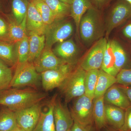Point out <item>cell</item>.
Wrapping results in <instances>:
<instances>
[{
	"label": "cell",
	"instance_id": "6da1fadb",
	"mask_svg": "<svg viewBox=\"0 0 131 131\" xmlns=\"http://www.w3.org/2000/svg\"><path fill=\"white\" fill-rule=\"evenodd\" d=\"M47 95L33 88H9L0 92V105L15 112L41 102Z\"/></svg>",
	"mask_w": 131,
	"mask_h": 131
},
{
	"label": "cell",
	"instance_id": "7a4b0ae2",
	"mask_svg": "<svg viewBox=\"0 0 131 131\" xmlns=\"http://www.w3.org/2000/svg\"><path fill=\"white\" fill-rule=\"evenodd\" d=\"M105 28L100 11L92 7L82 17L79 32L84 43L91 45L102 38Z\"/></svg>",
	"mask_w": 131,
	"mask_h": 131
},
{
	"label": "cell",
	"instance_id": "3957f363",
	"mask_svg": "<svg viewBox=\"0 0 131 131\" xmlns=\"http://www.w3.org/2000/svg\"><path fill=\"white\" fill-rule=\"evenodd\" d=\"M86 71L79 65L73 70L59 88L66 104L85 94L84 81Z\"/></svg>",
	"mask_w": 131,
	"mask_h": 131
},
{
	"label": "cell",
	"instance_id": "277c9868",
	"mask_svg": "<svg viewBox=\"0 0 131 131\" xmlns=\"http://www.w3.org/2000/svg\"><path fill=\"white\" fill-rule=\"evenodd\" d=\"M40 80V74L36 70L33 63L27 61L17 64L9 88L29 86L37 89Z\"/></svg>",
	"mask_w": 131,
	"mask_h": 131
},
{
	"label": "cell",
	"instance_id": "5b68a950",
	"mask_svg": "<svg viewBox=\"0 0 131 131\" xmlns=\"http://www.w3.org/2000/svg\"><path fill=\"white\" fill-rule=\"evenodd\" d=\"M70 111L74 122L83 126L94 124L93 100L86 95L75 98Z\"/></svg>",
	"mask_w": 131,
	"mask_h": 131
},
{
	"label": "cell",
	"instance_id": "8992f818",
	"mask_svg": "<svg viewBox=\"0 0 131 131\" xmlns=\"http://www.w3.org/2000/svg\"><path fill=\"white\" fill-rule=\"evenodd\" d=\"M74 27L69 21L56 20L47 27L46 31L45 48L51 49L57 43L63 42L73 34Z\"/></svg>",
	"mask_w": 131,
	"mask_h": 131
},
{
	"label": "cell",
	"instance_id": "52a82bcc",
	"mask_svg": "<svg viewBox=\"0 0 131 131\" xmlns=\"http://www.w3.org/2000/svg\"><path fill=\"white\" fill-rule=\"evenodd\" d=\"M131 16V5L124 0H119L110 8L105 27L107 39L112 31Z\"/></svg>",
	"mask_w": 131,
	"mask_h": 131
},
{
	"label": "cell",
	"instance_id": "ba28073f",
	"mask_svg": "<svg viewBox=\"0 0 131 131\" xmlns=\"http://www.w3.org/2000/svg\"><path fill=\"white\" fill-rule=\"evenodd\" d=\"M73 69V63L67 62L58 69L40 73L43 89L47 92L59 88Z\"/></svg>",
	"mask_w": 131,
	"mask_h": 131
},
{
	"label": "cell",
	"instance_id": "9c48e42d",
	"mask_svg": "<svg viewBox=\"0 0 131 131\" xmlns=\"http://www.w3.org/2000/svg\"><path fill=\"white\" fill-rule=\"evenodd\" d=\"M107 41L106 37L96 41L80 64L83 70L88 71L101 69Z\"/></svg>",
	"mask_w": 131,
	"mask_h": 131
},
{
	"label": "cell",
	"instance_id": "30bf717a",
	"mask_svg": "<svg viewBox=\"0 0 131 131\" xmlns=\"http://www.w3.org/2000/svg\"><path fill=\"white\" fill-rule=\"evenodd\" d=\"M42 108L40 102L15 112L18 126L26 131H32L39 119Z\"/></svg>",
	"mask_w": 131,
	"mask_h": 131
},
{
	"label": "cell",
	"instance_id": "8fae6325",
	"mask_svg": "<svg viewBox=\"0 0 131 131\" xmlns=\"http://www.w3.org/2000/svg\"><path fill=\"white\" fill-rule=\"evenodd\" d=\"M68 62L56 56L51 49L44 48L37 58L33 62L39 73L56 69Z\"/></svg>",
	"mask_w": 131,
	"mask_h": 131
},
{
	"label": "cell",
	"instance_id": "7c38bea8",
	"mask_svg": "<svg viewBox=\"0 0 131 131\" xmlns=\"http://www.w3.org/2000/svg\"><path fill=\"white\" fill-rule=\"evenodd\" d=\"M53 115L56 131H68L71 129L74 121L70 111L57 97L54 104Z\"/></svg>",
	"mask_w": 131,
	"mask_h": 131
},
{
	"label": "cell",
	"instance_id": "4fadbf2b",
	"mask_svg": "<svg viewBox=\"0 0 131 131\" xmlns=\"http://www.w3.org/2000/svg\"><path fill=\"white\" fill-rule=\"evenodd\" d=\"M40 14L32 2L29 3L26 16L27 33L32 32L39 35H45L47 29Z\"/></svg>",
	"mask_w": 131,
	"mask_h": 131
},
{
	"label": "cell",
	"instance_id": "5bb4252c",
	"mask_svg": "<svg viewBox=\"0 0 131 131\" xmlns=\"http://www.w3.org/2000/svg\"><path fill=\"white\" fill-rule=\"evenodd\" d=\"M105 104L115 106L126 110L131 106V103L125 92L118 84H114L106 91L104 95Z\"/></svg>",
	"mask_w": 131,
	"mask_h": 131
},
{
	"label": "cell",
	"instance_id": "9a60e30c",
	"mask_svg": "<svg viewBox=\"0 0 131 131\" xmlns=\"http://www.w3.org/2000/svg\"><path fill=\"white\" fill-rule=\"evenodd\" d=\"M56 94L52 96L46 107L41 111L39 119L32 131H56L53 110L57 98Z\"/></svg>",
	"mask_w": 131,
	"mask_h": 131
},
{
	"label": "cell",
	"instance_id": "2e32d148",
	"mask_svg": "<svg viewBox=\"0 0 131 131\" xmlns=\"http://www.w3.org/2000/svg\"><path fill=\"white\" fill-rule=\"evenodd\" d=\"M105 105L107 125L120 130L125 122V110L105 103Z\"/></svg>",
	"mask_w": 131,
	"mask_h": 131
},
{
	"label": "cell",
	"instance_id": "e0dca14e",
	"mask_svg": "<svg viewBox=\"0 0 131 131\" xmlns=\"http://www.w3.org/2000/svg\"><path fill=\"white\" fill-rule=\"evenodd\" d=\"M29 43L28 62L33 63L36 59L45 46V36L39 35L32 32L27 33Z\"/></svg>",
	"mask_w": 131,
	"mask_h": 131
},
{
	"label": "cell",
	"instance_id": "ac0fdd59",
	"mask_svg": "<svg viewBox=\"0 0 131 131\" xmlns=\"http://www.w3.org/2000/svg\"><path fill=\"white\" fill-rule=\"evenodd\" d=\"M53 50L56 56L66 62L72 63L78 53V48L72 40H66L58 43Z\"/></svg>",
	"mask_w": 131,
	"mask_h": 131
},
{
	"label": "cell",
	"instance_id": "d6986e66",
	"mask_svg": "<svg viewBox=\"0 0 131 131\" xmlns=\"http://www.w3.org/2000/svg\"><path fill=\"white\" fill-rule=\"evenodd\" d=\"M26 16L20 24L15 20H10L8 25V32L6 41L16 43L28 35L26 28Z\"/></svg>",
	"mask_w": 131,
	"mask_h": 131
},
{
	"label": "cell",
	"instance_id": "ffe728a7",
	"mask_svg": "<svg viewBox=\"0 0 131 131\" xmlns=\"http://www.w3.org/2000/svg\"><path fill=\"white\" fill-rule=\"evenodd\" d=\"M104 95L94 99V123L97 131H100L107 125Z\"/></svg>",
	"mask_w": 131,
	"mask_h": 131
},
{
	"label": "cell",
	"instance_id": "44dd1931",
	"mask_svg": "<svg viewBox=\"0 0 131 131\" xmlns=\"http://www.w3.org/2000/svg\"><path fill=\"white\" fill-rule=\"evenodd\" d=\"M0 60L10 66L16 67L18 59L15 43L0 41Z\"/></svg>",
	"mask_w": 131,
	"mask_h": 131
},
{
	"label": "cell",
	"instance_id": "7402d4cb",
	"mask_svg": "<svg viewBox=\"0 0 131 131\" xmlns=\"http://www.w3.org/2000/svg\"><path fill=\"white\" fill-rule=\"evenodd\" d=\"M93 6L90 0H73L71 5L70 15L74 21L77 32H79L82 17L87 10Z\"/></svg>",
	"mask_w": 131,
	"mask_h": 131
},
{
	"label": "cell",
	"instance_id": "603a6c76",
	"mask_svg": "<svg viewBox=\"0 0 131 131\" xmlns=\"http://www.w3.org/2000/svg\"><path fill=\"white\" fill-rule=\"evenodd\" d=\"M116 83V77L99 69L94 98L103 96L108 89Z\"/></svg>",
	"mask_w": 131,
	"mask_h": 131
},
{
	"label": "cell",
	"instance_id": "cb8c5ba5",
	"mask_svg": "<svg viewBox=\"0 0 131 131\" xmlns=\"http://www.w3.org/2000/svg\"><path fill=\"white\" fill-rule=\"evenodd\" d=\"M18 125L15 112L3 106L0 109V131H13Z\"/></svg>",
	"mask_w": 131,
	"mask_h": 131
},
{
	"label": "cell",
	"instance_id": "d4e9b609",
	"mask_svg": "<svg viewBox=\"0 0 131 131\" xmlns=\"http://www.w3.org/2000/svg\"><path fill=\"white\" fill-rule=\"evenodd\" d=\"M101 69L106 73L115 77L119 73L115 67V61L111 40L107 41Z\"/></svg>",
	"mask_w": 131,
	"mask_h": 131
},
{
	"label": "cell",
	"instance_id": "484cf974",
	"mask_svg": "<svg viewBox=\"0 0 131 131\" xmlns=\"http://www.w3.org/2000/svg\"><path fill=\"white\" fill-rule=\"evenodd\" d=\"M43 1L51 10L56 18V20H63L70 14L71 5L58 0Z\"/></svg>",
	"mask_w": 131,
	"mask_h": 131
},
{
	"label": "cell",
	"instance_id": "4316f807",
	"mask_svg": "<svg viewBox=\"0 0 131 131\" xmlns=\"http://www.w3.org/2000/svg\"><path fill=\"white\" fill-rule=\"evenodd\" d=\"M31 1L42 16L47 27L56 21L54 14L43 0H32Z\"/></svg>",
	"mask_w": 131,
	"mask_h": 131
},
{
	"label": "cell",
	"instance_id": "83f0119b",
	"mask_svg": "<svg viewBox=\"0 0 131 131\" xmlns=\"http://www.w3.org/2000/svg\"><path fill=\"white\" fill-rule=\"evenodd\" d=\"M99 70H94L86 71L85 81V94L93 100Z\"/></svg>",
	"mask_w": 131,
	"mask_h": 131
},
{
	"label": "cell",
	"instance_id": "f1b7e54d",
	"mask_svg": "<svg viewBox=\"0 0 131 131\" xmlns=\"http://www.w3.org/2000/svg\"><path fill=\"white\" fill-rule=\"evenodd\" d=\"M111 43L115 61V67L119 72L120 71L123 69L126 63L127 58L126 53L117 40H111Z\"/></svg>",
	"mask_w": 131,
	"mask_h": 131
},
{
	"label": "cell",
	"instance_id": "f546056e",
	"mask_svg": "<svg viewBox=\"0 0 131 131\" xmlns=\"http://www.w3.org/2000/svg\"><path fill=\"white\" fill-rule=\"evenodd\" d=\"M28 4L25 0H13L12 10L15 20L18 24H20L26 16Z\"/></svg>",
	"mask_w": 131,
	"mask_h": 131
},
{
	"label": "cell",
	"instance_id": "4dcf8cb0",
	"mask_svg": "<svg viewBox=\"0 0 131 131\" xmlns=\"http://www.w3.org/2000/svg\"><path fill=\"white\" fill-rule=\"evenodd\" d=\"M18 63H23L28 61L29 43L28 35L20 41L15 43Z\"/></svg>",
	"mask_w": 131,
	"mask_h": 131
},
{
	"label": "cell",
	"instance_id": "1f68e13d",
	"mask_svg": "<svg viewBox=\"0 0 131 131\" xmlns=\"http://www.w3.org/2000/svg\"><path fill=\"white\" fill-rule=\"evenodd\" d=\"M13 77L11 68L6 64L0 66V92L10 88Z\"/></svg>",
	"mask_w": 131,
	"mask_h": 131
},
{
	"label": "cell",
	"instance_id": "d6a6232c",
	"mask_svg": "<svg viewBox=\"0 0 131 131\" xmlns=\"http://www.w3.org/2000/svg\"><path fill=\"white\" fill-rule=\"evenodd\" d=\"M116 78L117 84L124 86L131 85V68L122 69Z\"/></svg>",
	"mask_w": 131,
	"mask_h": 131
},
{
	"label": "cell",
	"instance_id": "836d02e7",
	"mask_svg": "<svg viewBox=\"0 0 131 131\" xmlns=\"http://www.w3.org/2000/svg\"><path fill=\"white\" fill-rule=\"evenodd\" d=\"M120 131H131V106L125 110L124 125Z\"/></svg>",
	"mask_w": 131,
	"mask_h": 131
},
{
	"label": "cell",
	"instance_id": "e575fe53",
	"mask_svg": "<svg viewBox=\"0 0 131 131\" xmlns=\"http://www.w3.org/2000/svg\"><path fill=\"white\" fill-rule=\"evenodd\" d=\"M8 25L2 18L0 17V41H6Z\"/></svg>",
	"mask_w": 131,
	"mask_h": 131
},
{
	"label": "cell",
	"instance_id": "d590c367",
	"mask_svg": "<svg viewBox=\"0 0 131 131\" xmlns=\"http://www.w3.org/2000/svg\"><path fill=\"white\" fill-rule=\"evenodd\" d=\"M71 131H97L95 124L91 125L83 126L74 122Z\"/></svg>",
	"mask_w": 131,
	"mask_h": 131
},
{
	"label": "cell",
	"instance_id": "8d00e7d4",
	"mask_svg": "<svg viewBox=\"0 0 131 131\" xmlns=\"http://www.w3.org/2000/svg\"><path fill=\"white\" fill-rule=\"evenodd\" d=\"M113 0H90L93 7L99 11L107 7Z\"/></svg>",
	"mask_w": 131,
	"mask_h": 131
},
{
	"label": "cell",
	"instance_id": "74e56055",
	"mask_svg": "<svg viewBox=\"0 0 131 131\" xmlns=\"http://www.w3.org/2000/svg\"><path fill=\"white\" fill-rule=\"evenodd\" d=\"M118 84L125 92L131 103V85L124 86V85Z\"/></svg>",
	"mask_w": 131,
	"mask_h": 131
},
{
	"label": "cell",
	"instance_id": "f35d334b",
	"mask_svg": "<svg viewBox=\"0 0 131 131\" xmlns=\"http://www.w3.org/2000/svg\"><path fill=\"white\" fill-rule=\"evenodd\" d=\"M123 32L126 37L131 39V23L124 28Z\"/></svg>",
	"mask_w": 131,
	"mask_h": 131
},
{
	"label": "cell",
	"instance_id": "ab89813d",
	"mask_svg": "<svg viewBox=\"0 0 131 131\" xmlns=\"http://www.w3.org/2000/svg\"><path fill=\"white\" fill-rule=\"evenodd\" d=\"M103 129L104 130V131H120L109 126L108 125L105 126Z\"/></svg>",
	"mask_w": 131,
	"mask_h": 131
},
{
	"label": "cell",
	"instance_id": "60d3db41",
	"mask_svg": "<svg viewBox=\"0 0 131 131\" xmlns=\"http://www.w3.org/2000/svg\"><path fill=\"white\" fill-rule=\"evenodd\" d=\"M58 1H60L63 2L64 3L71 5L72 4L73 0H58Z\"/></svg>",
	"mask_w": 131,
	"mask_h": 131
},
{
	"label": "cell",
	"instance_id": "b9f144b4",
	"mask_svg": "<svg viewBox=\"0 0 131 131\" xmlns=\"http://www.w3.org/2000/svg\"><path fill=\"white\" fill-rule=\"evenodd\" d=\"M13 131H26L24 129H22L21 127H20L18 125V126L16 127V128H15Z\"/></svg>",
	"mask_w": 131,
	"mask_h": 131
},
{
	"label": "cell",
	"instance_id": "7bdbcfd3",
	"mask_svg": "<svg viewBox=\"0 0 131 131\" xmlns=\"http://www.w3.org/2000/svg\"><path fill=\"white\" fill-rule=\"evenodd\" d=\"M6 64H5V63L3 62L1 60H0V66H3L6 65Z\"/></svg>",
	"mask_w": 131,
	"mask_h": 131
},
{
	"label": "cell",
	"instance_id": "ee69618b",
	"mask_svg": "<svg viewBox=\"0 0 131 131\" xmlns=\"http://www.w3.org/2000/svg\"><path fill=\"white\" fill-rule=\"evenodd\" d=\"M124 1H125L129 3H130V4L131 5V0H124Z\"/></svg>",
	"mask_w": 131,
	"mask_h": 131
},
{
	"label": "cell",
	"instance_id": "f6af8a7d",
	"mask_svg": "<svg viewBox=\"0 0 131 131\" xmlns=\"http://www.w3.org/2000/svg\"><path fill=\"white\" fill-rule=\"evenodd\" d=\"M68 131H71V129H70V130H69Z\"/></svg>",
	"mask_w": 131,
	"mask_h": 131
}]
</instances>
